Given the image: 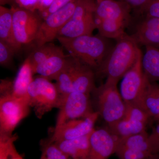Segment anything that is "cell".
<instances>
[{
	"instance_id": "1f68e13d",
	"label": "cell",
	"mask_w": 159,
	"mask_h": 159,
	"mask_svg": "<svg viewBox=\"0 0 159 159\" xmlns=\"http://www.w3.org/2000/svg\"><path fill=\"white\" fill-rule=\"evenodd\" d=\"M73 1L74 0H54L48 8L39 14L43 20L49 15L61 9Z\"/></svg>"
},
{
	"instance_id": "ba28073f",
	"label": "cell",
	"mask_w": 159,
	"mask_h": 159,
	"mask_svg": "<svg viewBox=\"0 0 159 159\" xmlns=\"http://www.w3.org/2000/svg\"><path fill=\"white\" fill-rule=\"evenodd\" d=\"M80 0H74L43 20L34 43L36 48L57 39L58 33L72 18Z\"/></svg>"
},
{
	"instance_id": "ffe728a7",
	"label": "cell",
	"mask_w": 159,
	"mask_h": 159,
	"mask_svg": "<svg viewBox=\"0 0 159 159\" xmlns=\"http://www.w3.org/2000/svg\"><path fill=\"white\" fill-rule=\"evenodd\" d=\"M147 125L144 122L123 118L109 125L108 129L118 139H122L146 131Z\"/></svg>"
},
{
	"instance_id": "484cf974",
	"label": "cell",
	"mask_w": 159,
	"mask_h": 159,
	"mask_svg": "<svg viewBox=\"0 0 159 159\" xmlns=\"http://www.w3.org/2000/svg\"><path fill=\"white\" fill-rule=\"evenodd\" d=\"M130 36L139 46H159V30L136 29L135 32Z\"/></svg>"
},
{
	"instance_id": "9c48e42d",
	"label": "cell",
	"mask_w": 159,
	"mask_h": 159,
	"mask_svg": "<svg viewBox=\"0 0 159 159\" xmlns=\"http://www.w3.org/2000/svg\"><path fill=\"white\" fill-rule=\"evenodd\" d=\"M90 94L72 92L61 100L55 127L73 119L88 116L94 112Z\"/></svg>"
},
{
	"instance_id": "f546056e",
	"label": "cell",
	"mask_w": 159,
	"mask_h": 159,
	"mask_svg": "<svg viewBox=\"0 0 159 159\" xmlns=\"http://www.w3.org/2000/svg\"><path fill=\"white\" fill-rule=\"evenodd\" d=\"M125 104L126 110L123 118L148 124L151 119L146 111L136 106Z\"/></svg>"
},
{
	"instance_id": "74e56055",
	"label": "cell",
	"mask_w": 159,
	"mask_h": 159,
	"mask_svg": "<svg viewBox=\"0 0 159 159\" xmlns=\"http://www.w3.org/2000/svg\"><path fill=\"white\" fill-rule=\"evenodd\" d=\"M12 2H14V0H0V5L2 6Z\"/></svg>"
},
{
	"instance_id": "4fadbf2b",
	"label": "cell",
	"mask_w": 159,
	"mask_h": 159,
	"mask_svg": "<svg viewBox=\"0 0 159 159\" xmlns=\"http://www.w3.org/2000/svg\"><path fill=\"white\" fill-rule=\"evenodd\" d=\"M95 20H109L119 21L129 25L131 8L123 1L96 0Z\"/></svg>"
},
{
	"instance_id": "f1b7e54d",
	"label": "cell",
	"mask_w": 159,
	"mask_h": 159,
	"mask_svg": "<svg viewBox=\"0 0 159 159\" xmlns=\"http://www.w3.org/2000/svg\"><path fill=\"white\" fill-rule=\"evenodd\" d=\"M54 0H14L18 6L33 11H38L39 13L44 11Z\"/></svg>"
},
{
	"instance_id": "7a4b0ae2",
	"label": "cell",
	"mask_w": 159,
	"mask_h": 159,
	"mask_svg": "<svg viewBox=\"0 0 159 159\" xmlns=\"http://www.w3.org/2000/svg\"><path fill=\"white\" fill-rule=\"evenodd\" d=\"M116 41L96 75L105 76L106 81L118 84L134 64L141 50L131 36L126 33Z\"/></svg>"
},
{
	"instance_id": "5bb4252c",
	"label": "cell",
	"mask_w": 159,
	"mask_h": 159,
	"mask_svg": "<svg viewBox=\"0 0 159 159\" xmlns=\"http://www.w3.org/2000/svg\"><path fill=\"white\" fill-rule=\"evenodd\" d=\"M75 60L73 92L90 95L97 87L95 84V71L77 60Z\"/></svg>"
},
{
	"instance_id": "d6986e66",
	"label": "cell",
	"mask_w": 159,
	"mask_h": 159,
	"mask_svg": "<svg viewBox=\"0 0 159 159\" xmlns=\"http://www.w3.org/2000/svg\"><path fill=\"white\" fill-rule=\"evenodd\" d=\"M0 40L8 44L17 51L21 47L15 37L11 8L2 6H0Z\"/></svg>"
},
{
	"instance_id": "d590c367",
	"label": "cell",
	"mask_w": 159,
	"mask_h": 159,
	"mask_svg": "<svg viewBox=\"0 0 159 159\" xmlns=\"http://www.w3.org/2000/svg\"><path fill=\"white\" fill-rule=\"evenodd\" d=\"M159 141V123L156 127L153 128L150 134L148 136L149 146Z\"/></svg>"
},
{
	"instance_id": "8992f818",
	"label": "cell",
	"mask_w": 159,
	"mask_h": 159,
	"mask_svg": "<svg viewBox=\"0 0 159 159\" xmlns=\"http://www.w3.org/2000/svg\"><path fill=\"white\" fill-rule=\"evenodd\" d=\"M142 56L140 50L136 61L122 77L120 89V94L125 104L136 106L140 108L142 96L149 81L142 68Z\"/></svg>"
},
{
	"instance_id": "4dcf8cb0",
	"label": "cell",
	"mask_w": 159,
	"mask_h": 159,
	"mask_svg": "<svg viewBox=\"0 0 159 159\" xmlns=\"http://www.w3.org/2000/svg\"><path fill=\"white\" fill-rule=\"evenodd\" d=\"M17 51L2 41L0 40V64L8 66L12 62L13 56Z\"/></svg>"
},
{
	"instance_id": "836d02e7",
	"label": "cell",
	"mask_w": 159,
	"mask_h": 159,
	"mask_svg": "<svg viewBox=\"0 0 159 159\" xmlns=\"http://www.w3.org/2000/svg\"><path fill=\"white\" fill-rule=\"evenodd\" d=\"M128 4L131 9L139 13H143L151 0H121Z\"/></svg>"
},
{
	"instance_id": "3957f363",
	"label": "cell",
	"mask_w": 159,
	"mask_h": 159,
	"mask_svg": "<svg viewBox=\"0 0 159 159\" xmlns=\"http://www.w3.org/2000/svg\"><path fill=\"white\" fill-rule=\"evenodd\" d=\"M117 84L106 81L92 94L97 111L108 126L124 118L126 104L117 89Z\"/></svg>"
},
{
	"instance_id": "cb8c5ba5",
	"label": "cell",
	"mask_w": 159,
	"mask_h": 159,
	"mask_svg": "<svg viewBox=\"0 0 159 159\" xmlns=\"http://www.w3.org/2000/svg\"><path fill=\"white\" fill-rule=\"evenodd\" d=\"M95 23L99 35L116 40L125 34V29L129 25L122 22L106 19L95 21Z\"/></svg>"
},
{
	"instance_id": "4316f807",
	"label": "cell",
	"mask_w": 159,
	"mask_h": 159,
	"mask_svg": "<svg viewBox=\"0 0 159 159\" xmlns=\"http://www.w3.org/2000/svg\"><path fill=\"white\" fill-rule=\"evenodd\" d=\"M17 135L0 134V159H9L19 152L15 147Z\"/></svg>"
},
{
	"instance_id": "e575fe53",
	"label": "cell",
	"mask_w": 159,
	"mask_h": 159,
	"mask_svg": "<svg viewBox=\"0 0 159 159\" xmlns=\"http://www.w3.org/2000/svg\"><path fill=\"white\" fill-rule=\"evenodd\" d=\"M143 13L145 17H159V0H151Z\"/></svg>"
},
{
	"instance_id": "277c9868",
	"label": "cell",
	"mask_w": 159,
	"mask_h": 159,
	"mask_svg": "<svg viewBox=\"0 0 159 159\" xmlns=\"http://www.w3.org/2000/svg\"><path fill=\"white\" fill-rule=\"evenodd\" d=\"M29 104L35 115L40 119L53 108H59L60 96L55 84L39 76L33 79L28 89Z\"/></svg>"
},
{
	"instance_id": "d6a6232c",
	"label": "cell",
	"mask_w": 159,
	"mask_h": 159,
	"mask_svg": "<svg viewBox=\"0 0 159 159\" xmlns=\"http://www.w3.org/2000/svg\"><path fill=\"white\" fill-rule=\"evenodd\" d=\"M152 29L159 30V17H145L140 22L136 29Z\"/></svg>"
},
{
	"instance_id": "ac0fdd59",
	"label": "cell",
	"mask_w": 159,
	"mask_h": 159,
	"mask_svg": "<svg viewBox=\"0 0 159 159\" xmlns=\"http://www.w3.org/2000/svg\"><path fill=\"white\" fill-rule=\"evenodd\" d=\"M90 134L76 139L61 140L54 143L70 158L85 159L89 147Z\"/></svg>"
},
{
	"instance_id": "d4e9b609",
	"label": "cell",
	"mask_w": 159,
	"mask_h": 159,
	"mask_svg": "<svg viewBox=\"0 0 159 159\" xmlns=\"http://www.w3.org/2000/svg\"><path fill=\"white\" fill-rule=\"evenodd\" d=\"M62 50V49L60 47L51 43L36 48L28 57L31 63L32 70H34L36 66L43 62L49 57Z\"/></svg>"
},
{
	"instance_id": "60d3db41",
	"label": "cell",
	"mask_w": 159,
	"mask_h": 159,
	"mask_svg": "<svg viewBox=\"0 0 159 159\" xmlns=\"http://www.w3.org/2000/svg\"><path fill=\"white\" fill-rule=\"evenodd\" d=\"M157 94L159 102V85H157Z\"/></svg>"
},
{
	"instance_id": "603a6c76",
	"label": "cell",
	"mask_w": 159,
	"mask_h": 159,
	"mask_svg": "<svg viewBox=\"0 0 159 159\" xmlns=\"http://www.w3.org/2000/svg\"><path fill=\"white\" fill-rule=\"evenodd\" d=\"M75 61L74 58L70 55L66 66L55 80V85L60 96L61 102L65 97L73 92Z\"/></svg>"
},
{
	"instance_id": "52a82bcc",
	"label": "cell",
	"mask_w": 159,
	"mask_h": 159,
	"mask_svg": "<svg viewBox=\"0 0 159 159\" xmlns=\"http://www.w3.org/2000/svg\"><path fill=\"white\" fill-rule=\"evenodd\" d=\"M12 21L15 37L21 46L34 42L43 19L36 11L12 5Z\"/></svg>"
},
{
	"instance_id": "8d00e7d4",
	"label": "cell",
	"mask_w": 159,
	"mask_h": 159,
	"mask_svg": "<svg viewBox=\"0 0 159 159\" xmlns=\"http://www.w3.org/2000/svg\"><path fill=\"white\" fill-rule=\"evenodd\" d=\"M150 150L152 154H155L159 152V141L151 145Z\"/></svg>"
},
{
	"instance_id": "f35d334b",
	"label": "cell",
	"mask_w": 159,
	"mask_h": 159,
	"mask_svg": "<svg viewBox=\"0 0 159 159\" xmlns=\"http://www.w3.org/2000/svg\"><path fill=\"white\" fill-rule=\"evenodd\" d=\"M146 159H159V152L157 153L152 154Z\"/></svg>"
},
{
	"instance_id": "7402d4cb",
	"label": "cell",
	"mask_w": 159,
	"mask_h": 159,
	"mask_svg": "<svg viewBox=\"0 0 159 159\" xmlns=\"http://www.w3.org/2000/svg\"><path fill=\"white\" fill-rule=\"evenodd\" d=\"M156 82L149 81L142 96L141 108L146 111L151 119L159 122V102Z\"/></svg>"
},
{
	"instance_id": "e0dca14e",
	"label": "cell",
	"mask_w": 159,
	"mask_h": 159,
	"mask_svg": "<svg viewBox=\"0 0 159 159\" xmlns=\"http://www.w3.org/2000/svg\"><path fill=\"white\" fill-rule=\"evenodd\" d=\"M33 74L31 63L27 57L20 67L14 80L12 81L11 94L14 97L29 101L28 89L34 79Z\"/></svg>"
},
{
	"instance_id": "6da1fadb",
	"label": "cell",
	"mask_w": 159,
	"mask_h": 159,
	"mask_svg": "<svg viewBox=\"0 0 159 159\" xmlns=\"http://www.w3.org/2000/svg\"><path fill=\"white\" fill-rule=\"evenodd\" d=\"M57 39L71 56L90 67L95 74L114 47L109 39L100 35H84L74 38L57 37Z\"/></svg>"
},
{
	"instance_id": "9a60e30c",
	"label": "cell",
	"mask_w": 159,
	"mask_h": 159,
	"mask_svg": "<svg viewBox=\"0 0 159 159\" xmlns=\"http://www.w3.org/2000/svg\"><path fill=\"white\" fill-rule=\"evenodd\" d=\"M96 29L94 14L77 19H71L59 31L57 37L74 38L92 35Z\"/></svg>"
},
{
	"instance_id": "8fae6325",
	"label": "cell",
	"mask_w": 159,
	"mask_h": 159,
	"mask_svg": "<svg viewBox=\"0 0 159 159\" xmlns=\"http://www.w3.org/2000/svg\"><path fill=\"white\" fill-rule=\"evenodd\" d=\"M147 132L118 139L115 153L119 159H146L152 154Z\"/></svg>"
},
{
	"instance_id": "ee69618b",
	"label": "cell",
	"mask_w": 159,
	"mask_h": 159,
	"mask_svg": "<svg viewBox=\"0 0 159 159\" xmlns=\"http://www.w3.org/2000/svg\"><path fill=\"white\" fill-rule=\"evenodd\" d=\"M95 1H96V0H95Z\"/></svg>"
},
{
	"instance_id": "2e32d148",
	"label": "cell",
	"mask_w": 159,
	"mask_h": 159,
	"mask_svg": "<svg viewBox=\"0 0 159 159\" xmlns=\"http://www.w3.org/2000/svg\"><path fill=\"white\" fill-rule=\"evenodd\" d=\"M69 57L70 55H65L62 50L36 66L33 73L49 80H55L66 66Z\"/></svg>"
},
{
	"instance_id": "7c38bea8",
	"label": "cell",
	"mask_w": 159,
	"mask_h": 159,
	"mask_svg": "<svg viewBox=\"0 0 159 159\" xmlns=\"http://www.w3.org/2000/svg\"><path fill=\"white\" fill-rule=\"evenodd\" d=\"M118 141L108 129L94 128L90 134L89 147L85 159H108L116 152Z\"/></svg>"
},
{
	"instance_id": "b9f144b4",
	"label": "cell",
	"mask_w": 159,
	"mask_h": 159,
	"mask_svg": "<svg viewBox=\"0 0 159 159\" xmlns=\"http://www.w3.org/2000/svg\"><path fill=\"white\" fill-rule=\"evenodd\" d=\"M156 48H159V46H158V47H156Z\"/></svg>"
},
{
	"instance_id": "30bf717a",
	"label": "cell",
	"mask_w": 159,
	"mask_h": 159,
	"mask_svg": "<svg viewBox=\"0 0 159 159\" xmlns=\"http://www.w3.org/2000/svg\"><path fill=\"white\" fill-rule=\"evenodd\" d=\"M99 116L94 111L88 116L70 120L54 128L53 135L49 140L54 142L61 140H70L85 136L90 133Z\"/></svg>"
},
{
	"instance_id": "83f0119b",
	"label": "cell",
	"mask_w": 159,
	"mask_h": 159,
	"mask_svg": "<svg viewBox=\"0 0 159 159\" xmlns=\"http://www.w3.org/2000/svg\"><path fill=\"white\" fill-rule=\"evenodd\" d=\"M68 156L61 150L54 142L50 140L42 145V154L40 159H69Z\"/></svg>"
},
{
	"instance_id": "ab89813d",
	"label": "cell",
	"mask_w": 159,
	"mask_h": 159,
	"mask_svg": "<svg viewBox=\"0 0 159 159\" xmlns=\"http://www.w3.org/2000/svg\"><path fill=\"white\" fill-rule=\"evenodd\" d=\"M9 159H24V158L20 154L18 153Z\"/></svg>"
},
{
	"instance_id": "44dd1931",
	"label": "cell",
	"mask_w": 159,
	"mask_h": 159,
	"mask_svg": "<svg viewBox=\"0 0 159 159\" xmlns=\"http://www.w3.org/2000/svg\"><path fill=\"white\" fill-rule=\"evenodd\" d=\"M142 56V65L145 76L151 82L159 81V49L146 46Z\"/></svg>"
},
{
	"instance_id": "7bdbcfd3",
	"label": "cell",
	"mask_w": 159,
	"mask_h": 159,
	"mask_svg": "<svg viewBox=\"0 0 159 159\" xmlns=\"http://www.w3.org/2000/svg\"><path fill=\"white\" fill-rule=\"evenodd\" d=\"M69 159H73V158H70Z\"/></svg>"
},
{
	"instance_id": "5b68a950",
	"label": "cell",
	"mask_w": 159,
	"mask_h": 159,
	"mask_svg": "<svg viewBox=\"0 0 159 159\" xmlns=\"http://www.w3.org/2000/svg\"><path fill=\"white\" fill-rule=\"evenodd\" d=\"M29 101L11 93L0 96V134L11 135L15 129L30 112Z\"/></svg>"
}]
</instances>
